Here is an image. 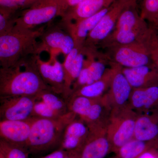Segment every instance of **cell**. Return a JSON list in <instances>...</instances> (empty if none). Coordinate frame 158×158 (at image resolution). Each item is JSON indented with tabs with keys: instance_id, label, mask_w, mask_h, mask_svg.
Instances as JSON below:
<instances>
[{
	"instance_id": "cell-1",
	"label": "cell",
	"mask_w": 158,
	"mask_h": 158,
	"mask_svg": "<svg viewBox=\"0 0 158 158\" xmlns=\"http://www.w3.org/2000/svg\"><path fill=\"white\" fill-rule=\"evenodd\" d=\"M47 25L33 30L13 28L0 35V65L9 68L24 64L30 57L40 55L39 39Z\"/></svg>"
},
{
	"instance_id": "cell-2",
	"label": "cell",
	"mask_w": 158,
	"mask_h": 158,
	"mask_svg": "<svg viewBox=\"0 0 158 158\" xmlns=\"http://www.w3.org/2000/svg\"><path fill=\"white\" fill-rule=\"evenodd\" d=\"M48 90L32 56L24 64L0 69V96H35Z\"/></svg>"
},
{
	"instance_id": "cell-3",
	"label": "cell",
	"mask_w": 158,
	"mask_h": 158,
	"mask_svg": "<svg viewBox=\"0 0 158 158\" xmlns=\"http://www.w3.org/2000/svg\"><path fill=\"white\" fill-rule=\"evenodd\" d=\"M137 2L125 8L119 15L112 33L99 46L109 48L138 41H144L152 28L141 17L137 7Z\"/></svg>"
},
{
	"instance_id": "cell-4",
	"label": "cell",
	"mask_w": 158,
	"mask_h": 158,
	"mask_svg": "<svg viewBox=\"0 0 158 158\" xmlns=\"http://www.w3.org/2000/svg\"><path fill=\"white\" fill-rule=\"evenodd\" d=\"M77 117L69 111L58 118L35 117L26 149L30 153H37L59 146L65 128Z\"/></svg>"
},
{
	"instance_id": "cell-5",
	"label": "cell",
	"mask_w": 158,
	"mask_h": 158,
	"mask_svg": "<svg viewBox=\"0 0 158 158\" xmlns=\"http://www.w3.org/2000/svg\"><path fill=\"white\" fill-rule=\"evenodd\" d=\"M138 115V113L129 106L111 110L107 126V134L112 152H116L134 138Z\"/></svg>"
},
{
	"instance_id": "cell-6",
	"label": "cell",
	"mask_w": 158,
	"mask_h": 158,
	"mask_svg": "<svg viewBox=\"0 0 158 158\" xmlns=\"http://www.w3.org/2000/svg\"><path fill=\"white\" fill-rule=\"evenodd\" d=\"M58 16H61L59 0H38L21 12L13 28L33 30L48 24Z\"/></svg>"
},
{
	"instance_id": "cell-7",
	"label": "cell",
	"mask_w": 158,
	"mask_h": 158,
	"mask_svg": "<svg viewBox=\"0 0 158 158\" xmlns=\"http://www.w3.org/2000/svg\"><path fill=\"white\" fill-rule=\"evenodd\" d=\"M138 0H116L110 6V9L95 26L85 40L83 48L94 52L97 47L112 33L118 17L126 7Z\"/></svg>"
},
{
	"instance_id": "cell-8",
	"label": "cell",
	"mask_w": 158,
	"mask_h": 158,
	"mask_svg": "<svg viewBox=\"0 0 158 158\" xmlns=\"http://www.w3.org/2000/svg\"><path fill=\"white\" fill-rule=\"evenodd\" d=\"M108 49L110 53L109 56H106L107 59L123 68H134L153 63L145 40Z\"/></svg>"
},
{
	"instance_id": "cell-9",
	"label": "cell",
	"mask_w": 158,
	"mask_h": 158,
	"mask_svg": "<svg viewBox=\"0 0 158 158\" xmlns=\"http://www.w3.org/2000/svg\"><path fill=\"white\" fill-rule=\"evenodd\" d=\"M37 96H0L1 120H26L34 117Z\"/></svg>"
},
{
	"instance_id": "cell-10",
	"label": "cell",
	"mask_w": 158,
	"mask_h": 158,
	"mask_svg": "<svg viewBox=\"0 0 158 158\" xmlns=\"http://www.w3.org/2000/svg\"><path fill=\"white\" fill-rule=\"evenodd\" d=\"M108 123L88 125L89 133L80 158H105L112 152L107 134Z\"/></svg>"
},
{
	"instance_id": "cell-11",
	"label": "cell",
	"mask_w": 158,
	"mask_h": 158,
	"mask_svg": "<svg viewBox=\"0 0 158 158\" xmlns=\"http://www.w3.org/2000/svg\"><path fill=\"white\" fill-rule=\"evenodd\" d=\"M39 39L40 53L59 51L66 56L75 47L73 38L59 23L47 26Z\"/></svg>"
},
{
	"instance_id": "cell-12",
	"label": "cell",
	"mask_w": 158,
	"mask_h": 158,
	"mask_svg": "<svg viewBox=\"0 0 158 158\" xmlns=\"http://www.w3.org/2000/svg\"><path fill=\"white\" fill-rule=\"evenodd\" d=\"M35 66L46 85L53 92L62 96L64 91V74L62 63L55 55L48 62L43 61L39 55L32 56Z\"/></svg>"
},
{
	"instance_id": "cell-13",
	"label": "cell",
	"mask_w": 158,
	"mask_h": 158,
	"mask_svg": "<svg viewBox=\"0 0 158 158\" xmlns=\"http://www.w3.org/2000/svg\"><path fill=\"white\" fill-rule=\"evenodd\" d=\"M85 56L84 65L78 77L73 83L72 92L83 86L90 85L100 79L103 75L106 67V57L98 52L84 50Z\"/></svg>"
},
{
	"instance_id": "cell-14",
	"label": "cell",
	"mask_w": 158,
	"mask_h": 158,
	"mask_svg": "<svg viewBox=\"0 0 158 158\" xmlns=\"http://www.w3.org/2000/svg\"><path fill=\"white\" fill-rule=\"evenodd\" d=\"M122 68L120 66L116 72L109 90L102 96L104 103L111 111L129 106L132 91L133 88L122 72Z\"/></svg>"
},
{
	"instance_id": "cell-15",
	"label": "cell",
	"mask_w": 158,
	"mask_h": 158,
	"mask_svg": "<svg viewBox=\"0 0 158 158\" xmlns=\"http://www.w3.org/2000/svg\"><path fill=\"white\" fill-rule=\"evenodd\" d=\"M35 117L26 120H1L0 140L26 149Z\"/></svg>"
},
{
	"instance_id": "cell-16",
	"label": "cell",
	"mask_w": 158,
	"mask_h": 158,
	"mask_svg": "<svg viewBox=\"0 0 158 158\" xmlns=\"http://www.w3.org/2000/svg\"><path fill=\"white\" fill-rule=\"evenodd\" d=\"M85 55L82 48L75 47L65 56L62 63L64 74V91L62 97L66 100L72 92L73 83L78 77L85 62Z\"/></svg>"
},
{
	"instance_id": "cell-17",
	"label": "cell",
	"mask_w": 158,
	"mask_h": 158,
	"mask_svg": "<svg viewBox=\"0 0 158 158\" xmlns=\"http://www.w3.org/2000/svg\"><path fill=\"white\" fill-rule=\"evenodd\" d=\"M89 133L88 125L77 117L65 128L59 149L65 151L81 150Z\"/></svg>"
},
{
	"instance_id": "cell-18",
	"label": "cell",
	"mask_w": 158,
	"mask_h": 158,
	"mask_svg": "<svg viewBox=\"0 0 158 158\" xmlns=\"http://www.w3.org/2000/svg\"><path fill=\"white\" fill-rule=\"evenodd\" d=\"M128 105L138 114L158 111V84L133 89Z\"/></svg>"
},
{
	"instance_id": "cell-19",
	"label": "cell",
	"mask_w": 158,
	"mask_h": 158,
	"mask_svg": "<svg viewBox=\"0 0 158 158\" xmlns=\"http://www.w3.org/2000/svg\"><path fill=\"white\" fill-rule=\"evenodd\" d=\"M110 6L102 9L93 16L82 20L78 22L64 23L60 21L59 23L71 35L74 40L75 46L83 48L88 34L109 11Z\"/></svg>"
},
{
	"instance_id": "cell-20",
	"label": "cell",
	"mask_w": 158,
	"mask_h": 158,
	"mask_svg": "<svg viewBox=\"0 0 158 158\" xmlns=\"http://www.w3.org/2000/svg\"><path fill=\"white\" fill-rule=\"evenodd\" d=\"M116 0H85L68 10L61 17L64 23H77L108 8Z\"/></svg>"
},
{
	"instance_id": "cell-21",
	"label": "cell",
	"mask_w": 158,
	"mask_h": 158,
	"mask_svg": "<svg viewBox=\"0 0 158 158\" xmlns=\"http://www.w3.org/2000/svg\"><path fill=\"white\" fill-rule=\"evenodd\" d=\"M122 72L133 89L158 84V71L153 63L134 68H123Z\"/></svg>"
},
{
	"instance_id": "cell-22",
	"label": "cell",
	"mask_w": 158,
	"mask_h": 158,
	"mask_svg": "<svg viewBox=\"0 0 158 158\" xmlns=\"http://www.w3.org/2000/svg\"><path fill=\"white\" fill-rule=\"evenodd\" d=\"M120 67V65L116 63L110 62V67H108L100 79L90 85L83 86L75 90L67 100L76 96L97 98L103 96L107 92L114 74Z\"/></svg>"
},
{
	"instance_id": "cell-23",
	"label": "cell",
	"mask_w": 158,
	"mask_h": 158,
	"mask_svg": "<svg viewBox=\"0 0 158 158\" xmlns=\"http://www.w3.org/2000/svg\"><path fill=\"white\" fill-rule=\"evenodd\" d=\"M134 138L145 141L158 140V111L138 114Z\"/></svg>"
},
{
	"instance_id": "cell-24",
	"label": "cell",
	"mask_w": 158,
	"mask_h": 158,
	"mask_svg": "<svg viewBox=\"0 0 158 158\" xmlns=\"http://www.w3.org/2000/svg\"><path fill=\"white\" fill-rule=\"evenodd\" d=\"M158 143V141H145L133 139L120 148L116 152L121 158H139Z\"/></svg>"
},
{
	"instance_id": "cell-25",
	"label": "cell",
	"mask_w": 158,
	"mask_h": 158,
	"mask_svg": "<svg viewBox=\"0 0 158 158\" xmlns=\"http://www.w3.org/2000/svg\"><path fill=\"white\" fill-rule=\"evenodd\" d=\"M37 97L61 116L69 112L67 101L52 90L43 91L37 95Z\"/></svg>"
},
{
	"instance_id": "cell-26",
	"label": "cell",
	"mask_w": 158,
	"mask_h": 158,
	"mask_svg": "<svg viewBox=\"0 0 158 158\" xmlns=\"http://www.w3.org/2000/svg\"><path fill=\"white\" fill-rule=\"evenodd\" d=\"M101 97L97 98L79 96L75 97L67 100L69 112L76 114L80 118L86 115L91 107L100 100Z\"/></svg>"
},
{
	"instance_id": "cell-27",
	"label": "cell",
	"mask_w": 158,
	"mask_h": 158,
	"mask_svg": "<svg viewBox=\"0 0 158 158\" xmlns=\"http://www.w3.org/2000/svg\"><path fill=\"white\" fill-rule=\"evenodd\" d=\"M140 13L141 17L156 30L158 26V0H143Z\"/></svg>"
},
{
	"instance_id": "cell-28",
	"label": "cell",
	"mask_w": 158,
	"mask_h": 158,
	"mask_svg": "<svg viewBox=\"0 0 158 158\" xmlns=\"http://www.w3.org/2000/svg\"><path fill=\"white\" fill-rule=\"evenodd\" d=\"M21 12L0 9V35L10 32L13 29Z\"/></svg>"
},
{
	"instance_id": "cell-29",
	"label": "cell",
	"mask_w": 158,
	"mask_h": 158,
	"mask_svg": "<svg viewBox=\"0 0 158 158\" xmlns=\"http://www.w3.org/2000/svg\"><path fill=\"white\" fill-rule=\"evenodd\" d=\"M0 153L5 158H29L30 152L23 148L0 140Z\"/></svg>"
},
{
	"instance_id": "cell-30",
	"label": "cell",
	"mask_w": 158,
	"mask_h": 158,
	"mask_svg": "<svg viewBox=\"0 0 158 158\" xmlns=\"http://www.w3.org/2000/svg\"><path fill=\"white\" fill-rule=\"evenodd\" d=\"M38 0H0V9L21 12L28 9Z\"/></svg>"
},
{
	"instance_id": "cell-31",
	"label": "cell",
	"mask_w": 158,
	"mask_h": 158,
	"mask_svg": "<svg viewBox=\"0 0 158 158\" xmlns=\"http://www.w3.org/2000/svg\"><path fill=\"white\" fill-rule=\"evenodd\" d=\"M62 116L37 97L34 105V116L39 118H53Z\"/></svg>"
},
{
	"instance_id": "cell-32",
	"label": "cell",
	"mask_w": 158,
	"mask_h": 158,
	"mask_svg": "<svg viewBox=\"0 0 158 158\" xmlns=\"http://www.w3.org/2000/svg\"><path fill=\"white\" fill-rule=\"evenodd\" d=\"M150 52L152 62L158 71V34L153 29L145 40Z\"/></svg>"
},
{
	"instance_id": "cell-33",
	"label": "cell",
	"mask_w": 158,
	"mask_h": 158,
	"mask_svg": "<svg viewBox=\"0 0 158 158\" xmlns=\"http://www.w3.org/2000/svg\"><path fill=\"white\" fill-rule=\"evenodd\" d=\"M85 0H59L62 17L65 12Z\"/></svg>"
},
{
	"instance_id": "cell-34",
	"label": "cell",
	"mask_w": 158,
	"mask_h": 158,
	"mask_svg": "<svg viewBox=\"0 0 158 158\" xmlns=\"http://www.w3.org/2000/svg\"><path fill=\"white\" fill-rule=\"evenodd\" d=\"M67 153L68 151L58 149L40 158H64L67 155Z\"/></svg>"
},
{
	"instance_id": "cell-35",
	"label": "cell",
	"mask_w": 158,
	"mask_h": 158,
	"mask_svg": "<svg viewBox=\"0 0 158 158\" xmlns=\"http://www.w3.org/2000/svg\"><path fill=\"white\" fill-rule=\"evenodd\" d=\"M139 158H158V143Z\"/></svg>"
},
{
	"instance_id": "cell-36",
	"label": "cell",
	"mask_w": 158,
	"mask_h": 158,
	"mask_svg": "<svg viewBox=\"0 0 158 158\" xmlns=\"http://www.w3.org/2000/svg\"><path fill=\"white\" fill-rule=\"evenodd\" d=\"M81 150L68 151L67 155L64 158H80L81 157Z\"/></svg>"
},
{
	"instance_id": "cell-37",
	"label": "cell",
	"mask_w": 158,
	"mask_h": 158,
	"mask_svg": "<svg viewBox=\"0 0 158 158\" xmlns=\"http://www.w3.org/2000/svg\"><path fill=\"white\" fill-rule=\"evenodd\" d=\"M0 158H4V156H3V155L2 154V153H0Z\"/></svg>"
},
{
	"instance_id": "cell-38",
	"label": "cell",
	"mask_w": 158,
	"mask_h": 158,
	"mask_svg": "<svg viewBox=\"0 0 158 158\" xmlns=\"http://www.w3.org/2000/svg\"><path fill=\"white\" fill-rule=\"evenodd\" d=\"M156 32H158V26L157 28L156 29Z\"/></svg>"
}]
</instances>
